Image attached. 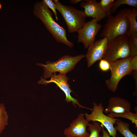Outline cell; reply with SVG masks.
Here are the masks:
<instances>
[{
    "label": "cell",
    "mask_w": 137,
    "mask_h": 137,
    "mask_svg": "<svg viewBox=\"0 0 137 137\" xmlns=\"http://www.w3.org/2000/svg\"><path fill=\"white\" fill-rule=\"evenodd\" d=\"M132 57L130 56L109 62L111 76L109 79L105 80V83L111 92H115L121 79L126 75L132 73L130 66Z\"/></svg>",
    "instance_id": "5b68a950"
},
{
    "label": "cell",
    "mask_w": 137,
    "mask_h": 137,
    "mask_svg": "<svg viewBox=\"0 0 137 137\" xmlns=\"http://www.w3.org/2000/svg\"><path fill=\"white\" fill-rule=\"evenodd\" d=\"M85 55L80 54L75 56L65 55L55 62L47 61L46 64L37 63L36 65L42 67L44 70V79L51 77L54 73L58 72L60 73L66 75L68 72L72 70L76 65Z\"/></svg>",
    "instance_id": "3957f363"
},
{
    "label": "cell",
    "mask_w": 137,
    "mask_h": 137,
    "mask_svg": "<svg viewBox=\"0 0 137 137\" xmlns=\"http://www.w3.org/2000/svg\"><path fill=\"white\" fill-rule=\"evenodd\" d=\"M103 126L96 121L93 122V124H89L88 126V130L90 132L89 137H102L99 133L102 130Z\"/></svg>",
    "instance_id": "ac0fdd59"
},
{
    "label": "cell",
    "mask_w": 137,
    "mask_h": 137,
    "mask_svg": "<svg viewBox=\"0 0 137 137\" xmlns=\"http://www.w3.org/2000/svg\"><path fill=\"white\" fill-rule=\"evenodd\" d=\"M131 9L130 8H123L120 9L114 15L111 14L108 15L106 23L103 25L100 37L103 38L107 36L109 43L118 36L127 35L130 25L126 16Z\"/></svg>",
    "instance_id": "7a4b0ae2"
},
{
    "label": "cell",
    "mask_w": 137,
    "mask_h": 137,
    "mask_svg": "<svg viewBox=\"0 0 137 137\" xmlns=\"http://www.w3.org/2000/svg\"><path fill=\"white\" fill-rule=\"evenodd\" d=\"M54 1L56 9L63 17L70 33L77 32L83 26L86 17L84 11L64 5L58 0Z\"/></svg>",
    "instance_id": "277c9868"
},
{
    "label": "cell",
    "mask_w": 137,
    "mask_h": 137,
    "mask_svg": "<svg viewBox=\"0 0 137 137\" xmlns=\"http://www.w3.org/2000/svg\"><path fill=\"white\" fill-rule=\"evenodd\" d=\"M99 66L100 69L103 72L107 71L110 69L109 62L103 59L100 60Z\"/></svg>",
    "instance_id": "7402d4cb"
},
{
    "label": "cell",
    "mask_w": 137,
    "mask_h": 137,
    "mask_svg": "<svg viewBox=\"0 0 137 137\" xmlns=\"http://www.w3.org/2000/svg\"><path fill=\"white\" fill-rule=\"evenodd\" d=\"M33 13L41 21L57 42L73 47L74 43L67 39L65 29L55 21L53 14L43 0L36 2L33 6Z\"/></svg>",
    "instance_id": "6da1fadb"
},
{
    "label": "cell",
    "mask_w": 137,
    "mask_h": 137,
    "mask_svg": "<svg viewBox=\"0 0 137 137\" xmlns=\"http://www.w3.org/2000/svg\"><path fill=\"white\" fill-rule=\"evenodd\" d=\"M104 126H103L102 129V137H110L108 132L104 129Z\"/></svg>",
    "instance_id": "d4e9b609"
},
{
    "label": "cell",
    "mask_w": 137,
    "mask_h": 137,
    "mask_svg": "<svg viewBox=\"0 0 137 137\" xmlns=\"http://www.w3.org/2000/svg\"><path fill=\"white\" fill-rule=\"evenodd\" d=\"M108 44V38L106 36L95 41L89 46L85 55L88 67L91 66L97 61L103 59Z\"/></svg>",
    "instance_id": "30bf717a"
},
{
    "label": "cell",
    "mask_w": 137,
    "mask_h": 137,
    "mask_svg": "<svg viewBox=\"0 0 137 137\" xmlns=\"http://www.w3.org/2000/svg\"><path fill=\"white\" fill-rule=\"evenodd\" d=\"M131 103L126 99L118 97H113L109 99L108 107L104 110L106 113H124L130 112Z\"/></svg>",
    "instance_id": "4fadbf2b"
},
{
    "label": "cell",
    "mask_w": 137,
    "mask_h": 137,
    "mask_svg": "<svg viewBox=\"0 0 137 137\" xmlns=\"http://www.w3.org/2000/svg\"><path fill=\"white\" fill-rule=\"evenodd\" d=\"M130 56V52L127 35L118 36L108 43L103 59L109 62Z\"/></svg>",
    "instance_id": "8992f818"
},
{
    "label": "cell",
    "mask_w": 137,
    "mask_h": 137,
    "mask_svg": "<svg viewBox=\"0 0 137 137\" xmlns=\"http://www.w3.org/2000/svg\"><path fill=\"white\" fill-rule=\"evenodd\" d=\"M108 116L114 118V117H121L128 119L130 120L132 123L134 124L135 127H137V112L134 113L130 111L128 113H116L110 112L107 115Z\"/></svg>",
    "instance_id": "2e32d148"
},
{
    "label": "cell",
    "mask_w": 137,
    "mask_h": 137,
    "mask_svg": "<svg viewBox=\"0 0 137 137\" xmlns=\"http://www.w3.org/2000/svg\"><path fill=\"white\" fill-rule=\"evenodd\" d=\"M128 37L130 56H137V33L132 34L128 36Z\"/></svg>",
    "instance_id": "ffe728a7"
},
{
    "label": "cell",
    "mask_w": 137,
    "mask_h": 137,
    "mask_svg": "<svg viewBox=\"0 0 137 137\" xmlns=\"http://www.w3.org/2000/svg\"><path fill=\"white\" fill-rule=\"evenodd\" d=\"M2 5L1 4L0 2V9L2 8Z\"/></svg>",
    "instance_id": "4316f807"
},
{
    "label": "cell",
    "mask_w": 137,
    "mask_h": 137,
    "mask_svg": "<svg viewBox=\"0 0 137 137\" xmlns=\"http://www.w3.org/2000/svg\"><path fill=\"white\" fill-rule=\"evenodd\" d=\"M101 26L95 19L85 22L77 32L78 33V42L82 43L85 48H88L95 41L96 35Z\"/></svg>",
    "instance_id": "9c48e42d"
},
{
    "label": "cell",
    "mask_w": 137,
    "mask_h": 137,
    "mask_svg": "<svg viewBox=\"0 0 137 137\" xmlns=\"http://www.w3.org/2000/svg\"><path fill=\"white\" fill-rule=\"evenodd\" d=\"M50 77L51 79L50 80H46L42 77H41V80L38 81V84L46 85L50 83H54L65 93L66 96L65 100L67 103L71 102L74 107H76L77 105L79 108H86L91 111L92 110V108L82 106L80 104L78 99L71 96V93L73 91L71 89L68 82L69 78L66 76V75L62 74L60 73L59 74L57 75L56 73H55Z\"/></svg>",
    "instance_id": "ba28073f"
},
{
    "label": "cell",
    "mask_w": 137,
    "mask_h": 137,
    "mask_svg": "<svg viewBox=\"0 0 137 137\" xmlns=\"http://www.w3.org/2000/svg\"><path fill=\"white\" fill-rule=\"evenodd\" d=\"M82 1L81 0H71L70 1L71 3L74 4H76L78 2Z\"/></svg>",
    "instance_id": "484cf974"
},
{
    "label": "cell",
    "mask_w": 137,
    "mask_h": 137,
    "mask_svg": "<svg viewBox=\"0 0 137 137\" xmlns=\"http://www.w3.org/2000/svg\"><path fill=\"white\" fill-rule=\"evenodd\" d=\"M123 5H126L130 6L137 8V0H118L114 2L110 12L111 14L116 12L117 9Z\"/></svg>",
    "instance_id": "d6986e66"
},
{
    "label": "cell",
    "mask_w": 137,
    "mask_h": 137,
    "mask_svg": "<svg viewBox=\"0 0 137 137\" xmlns=\"http://www.w3.org/2000/svg\"><path fill=\"white\" fill-rule=\"evenodd\" d=\"M8 115L4 103H0V133L8 124Z\"/></svg>",
    "instance_id": "e0dca14e"
},
{
    "label": "cell",
    "mask_w": 137,
    "mask_h": 137,
    "mask_svg": "<svg viewBox=\"0 0 137 137\" xmlns=\"http://www.w3.org/2000/svg\"><path fill=\"white\" fill-rule=\"evenodd\" d=\"M93 108L91 113L84 114L86 119L89 122L97 121L101 123L107 129L110 136L116 137V131L114 127L118 119L105 115L103 113L104 107L102 103L97 104L93 102Z\"/></svg>",
    "instance_id": "52a82bcc"
},
{
    "label": "cell",
    "mask_w": 137,
    "mask_h": 137,
    "mask_svg": "<svg viewBox=\"0 0 137 137\" xmlns=\"http://www.w3.org/2000/svg\"><path fill=\"white\" fill-rule=\"evenodd\" d=\"M137 10L133 8L127 13L126 18L128 20L130 25L129 31L127 35L129 36L133 33H137Z\"/></svg>",
    "instance_id": "5bb4252c"
},
{
    "label": "cell",
    "mask_w": 137,
    "mask_h": 137,
    "mask_svg": "<svg viewBox=\"0 0 137 137\" xmlns=\"http://www.w3.org/2000/svg\"><path fill=\"white\" fill-rule=\"evenodd\" d=\"M115 124L117 126L114 128L116 131H118L124 137H137L135 134L130 131L128 123L124 122L121 119H118Z\"/></svg>",
    "instance_id": "9a60e30c"
},
{
    "label": "cell",
    "mask_w": 137,
    "mask_h": 137,
    "mask_svg": "<svg viewBox=\"0 0 137 137\" xmlns=\"http://www.w3.org/2000/svg\"><path fill=\"white\" fill-rule=\"evenodd\" d=\"M43 1L47 5L48 8H50L53 11L54 14L56 19L58 20L57 16V12L56 10V4L52 0H43Z\"/></svg>",
    "instance_id": "603a6c76"
},
{
    "label": "cell",
    "mask_w": 137,
    "mask_h": 137,
    "mask_svg": "<svg viewBox=\"0 0 137 137\" xmlns=\"http://www.w3.org/2000/svg\"><path fill=\"white\" fill-rule=\"evenodd\" d=\"M114 0H101L99 4L104 11L107 15L111 14L110 12Z\"/></svg>",
    "instance_id": "44dd1931"
},
{
    "label": "cell",
    "mask_w": 137,
    "mask_h": 137,
    "mask_svg": "<svg viewBox=\"0 0 137 137\" xmlns=\"http://www.w3.org/2000/svg\"><path fill=\"white\" fill-rule=\"evenodd\" d=\"M80 4L81 7L84 9L86 17L96 19L97 22L107 17V15L95 0H86Z\"/></svg>",
    "instance_id": "7c38bea8"
},
{
    "label": "cell",
    "mask_w": 137,
    "mask_h": 137,
    "mask_svg": "<svg viewBox=\"0 0 137 137\" xmlns=\"http://www.w3.org/2000/svg\"><path fill=\"white\" fill-rule=\"evenodd\" d=\"M84 115V113H80L70 127L64 129V134L66 137H89L90 133L87 131L86 127L89 123Z\"/></svg>",
    "instance_id": "8fae6325"
},
{
    "label": "cell",
    "mask_w": 137,
    "mask_h": 137,
    "mask_svg": "<svg viewBox=\"0 0 137 137\" xmlns=\"http://www.w3.org/2000/svg\"><path fill=\"white\" fill-rule=\"evenodd\" d=\"M130 66L132 71H137V56L132 57L130 62Z\"/></svg>",
    "instance_id": "cb8c5ba5"
}]
</instances>
